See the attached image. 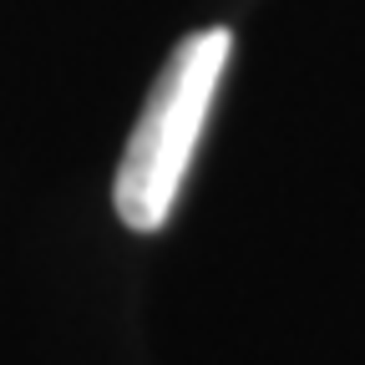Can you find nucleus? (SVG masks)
I'll use <instances>...</instances> for the list:
<instances>
[{
	"label": "nucleus",
	"mask_w": 365,
	"mask_h": 365,
	"mask_svg": "<svg viewBox=\"0 0 365 365\" xmlns=\"http://www.w3.org/2000/svg\"><path fill=\"white\" fill-rule=\"evenodd\" d=\"M228 51H234V36L223 26H208V31H193L188 41H178V51L158 71L148 107L137 117L127 153L117 163V182H112L117 218L137 234H158L168 223L182 193V178H188V163L198 153Z\"/></svg>",
	"instance_id": "f257e3e1"
}]
</instances>
